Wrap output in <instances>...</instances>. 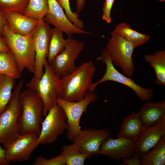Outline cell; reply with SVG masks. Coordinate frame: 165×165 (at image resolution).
Returning a JSON list of instances; mask_svg holds the SVG:
<instances>
[{
    "mask_svg": "<svg viewBox=\"0 0 165 165\" xmlns=\"http://www.w3.org/2000/svg\"><path fill=\"white\" fill-rule=\"evenodd\" d=\"M47 1L48 11L44 18L46 21L65 32L69 38H71L74 34H92L79 28L72 23L56 0H47Z\"/></svg>",
    "mask_w": 165,
    "mask_h": 165,
    "instance_id": "cell-15",
    "label": "cell"
},
{
    "mask_svg": "<svg viewBox=\"0 0 165 165\" xmlns=\"http://www.w3.org/2000/svg\"><path fill=\"white\" fill-rule=\"evenodd\" d=\"M115 0H105L102 9V19L108 24L111 23V12Z\"/></svg>",
    "mask_w": 165,
    "mask_h": 165,
    "instance_id": "cell-31",
    "label": "cell"
},
{
    "mask_svg": "<svg viewBox=\"0 0 165 165\" xmlns=\"http://www.w3.org/2000/svg\"><path fill=\"white\" fill-rule=\"evenodd\" d=\"M9 28L13 32L25 35L32 33L40 20L15 12L5 13Z\"/></svg>",
    "mask_w": 165,
    "mask_h": 165,
    "instance_id": "cell-17",
    "label": "cell"
},
{
    "mask_svg": "<svg viewBox=\"0 0 165 165\" xmlns=\"http://www.w3.org/2000/svg\"><path fill=\"white\" fill-rule=\"evenodd\" d=\"M144 57L155 71L156 76V84L165 86V50L157 51L152 54H145Z\"/></svg>",
    "mask_w": 165,
    "mask_h": 165,
    "instance_id": "cell-20",
    "label": "cell"
},
{
    "mask_svg": "<svg viewBox=\"0 0 165 165\" xmlns=\"http://www.w3.org/2000/svg\"><path fill=\"white\" fill-rule=\"evenodd\" d=\"M138 113L145 127L155 125L165 116V100L145 102Z\"/></svg>",
    "mask_w": 165,
    "mask_h": 165,
    "instance_id": "cell-18",
    "label": "cell"
},
{
    "mask_svg": "<svg viewBox=\"0 0 165 165\" xmlns=\"http://www.w3.org/2000/svg\"><path fill=\"white\" fill-rule=\"evenodd\" d=\"M96 70L91 61L82 63L72 72L61 76V97L69 101L82 100L93 83Z\"/></svg>",
    "mask_w": 165,
    "mask_h": 165,
    "instance_id": "cell-1",
    "label": "cell"
},
{
    "mask_svg": "<svg viewBox=\"0 0 165 165\" xmlns=\"http://www.w3.org/2000/svg\"><path fill=\"white\" fill-rule=\"evenodd\" d=\"M23 84L20 81L14 87L10 101L0 115V144H2L3 147L19 135L18 119L21 113L22 106L19 95Z\"/></svg>",
    "mask_w": 165,
    "mask_h": 165,
    "instance_id": "cell-5",
    "label": "cell"
},
{
    "mask_svg": "<svg viewBox=\"0 0 165 165\" xmlns=\"http://www.w3.org/2000/svg\"><path fill=\"white\" fill-rule=\"evenodd\" d=\"M50 27L43 19L32 33V40L35 54V72L30 82L38 81L42 77L44 65L47 61L51 38Z\"/></svg>",
    "mask_w": 165,
    "mask_h": 165,
    "instance_id": "cell-10",
    "label": "cell"
},
{
    "mask_svg": "<svg viewBox=\"0 0 165 165\" xmlns=\"http://www.w3.org/2000/svg\"><path fill=\"white\" fill-rule=\"evenodd\" d=\"M32 33L24 35L15 33L9 28L8 24L3 33L2 37L12 53L20 74L25 69L31 73H34L35 54Z\"/></svg>",
    "mask_w": 165,
    "mask_h": 165,
    "instance_id": "cell-3",
    "label": "cell"
},
{
    "mask_svg": "<svg viewBox=\"0 0 165 165\" xmlns=\"http://www.w3.org/2000/svg\"><path fill=\"white\" fill-rule=\"evenodd\" d=\"M111 36L106 49L113 65L120 68L124 75L132 77L135 71L132 58L134 46L114 30Z\"/></svg>",
    "mask_w": 165,
    "mask_h": 165,
    "instance_id": "cell-7",
    "label": "cell"
},
{
    "mask_svg": "<svg viewBox=\"0 0 165 165\" xmlns=\"http://www.w3.org/2000/svg\"><path fill=\"white\" fill-rule=\"evenodd\" d=\"M10 163L6 158L5 149L0 145V165H8Z\"/></svg>",
    "mask_w": 165,
    "mask_h": 165,
    "instance_id": "cell-34",
    "label": "cell"
},
{
    "mask_svg": "<svg viewBox=\"0 0 165 165\" xmlns=\"http://www.w3.org/2000/svg\"><path fill=\"white\" fill-rule=\"evenodd\" d=\"M15 80L12 77L0 74V115L10 100L15 85Z\"/></svg>",
    "mask_w": 165,
    "mask_h": 165,
    "instance_id": "cell-24",
    "label": "cell"
},
{
    "mask_svg": "<svg viewBox=\"0 0 165 165\" xmlns=\"http://www.w3.org/2000/svg\"><path fill=\"white\" fill-rule=\"evenodd\" d=\"M97 99V96L95 93L89 91L86 92L82 100L79 101H69L61 97L57 98L56 103L64 111L67 117V136L68 140L72 141L81 131V117L86 112L89 104L96 101Z\"/></svg>",
    "mask_w": 165,
    "mask_h": 165,
    "instance_id": "cell-8",
    "label": "cell"
},
{
    "mask_svg": "<svg viewBox=\"0 0 165 165\" xmlns=\"http://www.w3.org/2000/svg\"><path fill=\"white\" fill-rule=\"evenodd\" d=\"M141 165L165 164V134L153 148L141 157Z\"/></svg>",
    "mask_w": 165,
    "mask_h": 165,
    "instance_id": "cell-22",
    "label": "cell"
},
{
    "mask_svg": "<svg viewBox=\"0 0 165 165\" xmlns=\"http://www.w3.org/2000/svg\"><path fill=\"white\" fill-rule=\"evenodd\" d=\"M48 10L47 0H29L24 14L40 20L44 19Z\"/></svg>",
    "mask_w": 165,
    "mask_h": 165,
    "instance_id": "cell-26",
    "label": "cell"
},
{
    "mask_svg": "<svg viewBox=\"0 0 165 165\" xmlns=\"http://www.w3.org/2000/svg\"><path fill=\"white\" fill-rule=\"evenodd\" d=\"M122 160V163L119 165H141V157L136 152L131 157L123 159Z\"/></svg>",
    "mask_w": 165,
    "mask_h": 165,
    "instance_id": "cell-32",
    "label": "cell"
},
{
    "mask_svg": "<svg viewBox=\"0 0 165 165\" xmlns=\"http://www.w3.org/2000/svg\"><path fill=\"white\" fill-rule=\"evenodd\" d=\"M8 24L5 13L0 8V36L2 37L5 28Z\"/></svg>",
    "mask_w": 165,
    "mask_h": 165,
    "instance_id": "cell-33",
    "label": "cell"
},
{
    "mask_svg": "<svg viewBox=\"0 0 165 165\" xmlns=\"http://www.w3.org/2000/svg\"><path fill=\"white\" fill-rule=\"evenodd\" d=\"M77 13L79 14L83 9L85 6V0H76Z\"/></svg>",
    "mask_w": 165,
    "mask_h": 165,
    "instance_id": "cell-36",
    "label": "cell"
},
{
    "mask_svg": "<svg viewBox=\"0 0 165 165\" xmlns=\"http://www.w3.org/2000/svg\"><path fill=\"white\" fill-rule=\"evenodd\" d=\"M164 134L165 116L157 123L145 128L135 142V152L141 157L155 147Z\"/></svg>",
    "mask_w": 165,
    "mask_h": 165,
    "instance_id": "cell-16",
    "label": "cell"
},
{
    "mask_svg": "<svg viewBox=\"0 0 165 165\" xmlns=\"http://www.w3.org/2000/svg\"><path fill=\"white\" fill-rule=\"evenodd\" d=\"M45 117L41 123L40 133L37 139L38 145L52 143L68 128L65 113L57 103Z\"/></svg>",
    "mask_w": 165,
    "mask_h": 165,
    "instance_id": "cell-9",
    "label": "cell"
},
{
    "mask_svg": "<svg viewBox=\"0 0 165 165\" xmlns=\"http://www.w3.org/2000/svg\"><path fill=\"white\" fill-rule=\"evenodd\" d=\"M67 40L63 50L49 63L56 73L61 77L72 72L76 68V60L84 49L83 42L71 38Z\"/></svg>",
    "mask_w": 165,
    "mask_h": 165,
    "instance_id": "cell-11",
    "label": "cell"
},
{
    "mask_svg": "<svg viewBox=\"0 0 165 165\" xmlns=\"http://www.w3.org/2000/svg\"><path fill=\"white\" fill-rule=\"evenodd\" d=\"M111 136L110 131L106 129L85 128L72 141L80 152L91 156L97 154L103 141Z\"/></svg>",
    "mask_w": 165,
    "mask_h": 165,
    "instance_id": "cell-13",
    "label": "cell"
},
{
    "mask_svg": "<svg viewBox=\"0 0 165 165\" xmlns=\"http://www.w3.org/2000/svg\"><path fill=\"white\" fill-rule=\"evenodd\" d=\"M38 137L35 133L19 135L16 139L3 147L8 160L10 163L28 160L33 152L38 145L37 143Z\"/></svg>",
    "mask_w": 165,
    "mask_h": 165,
    "instance_id": "cell-12",
    "label": "cell"
},
{
    "mask_svg": "<svg viewBox=\"0 0 165 165\" xmlns=\"http://www.w3.org/2000/svg\"><path fill=\"white\" fill-rule=\"evenodd\" d=\"M114 31L132 44L135 48L147 42L150 39L148 35L137 32L125 23L119 24Z\"/></svg>",
    "mask_w": 165,
    "mask_h": 165,
    "instance_id": "cell-21",
    "label": "cell"
},
{
    "mask_svg": "<svg viewBox=\"0 0 165 165\" xmlns=\"http://www.w3.org/2000/svg\"><path fill=\"white\" fill-rule=\"evenodd\" d=\"M19 99L22 106L18 119L19 135L35 133L38 136L43 121L42 99L35 91L29 88L20 92Z\"/></svg>",
    "mask_w": 165,
    "mask_h": 165,
    "instance_id": "cell-2",
    "label": "cell"
},
{
    "mask_svg": "<svg viewBox=\"0 0 165 165\" xmlns=\"http://www.w3.org/2000/svg\"><path fill=\"white\" fill-rule=\"evenodd\" d=\"M29 0H0V8L5 13L15 12L23 14Z\"/></svg>",
    "mask_w": 165,
    "mask_h": 165,
    "instance_id": "cell-28",
    "label": "cell"
},
{
    "mask_svg": "<svg viewBox=\"0 0 165 165\" xmlns=\"http://www.w3.org/2000/svg\"><path fill=\"white\" fill-rule=\"evenodd\" d=\"M145 128L138 113L133 112L124 118L118 138L135 142Z\"/></svg>",
    "mask_w": 165,
    "mask_h": 165,
    "instance_id": "cell-19",
    "label": "cell"
},
{
    "mask_svg": "<svg viewBox=\"0 0 165 165\" xmlns=\"http://www.w3.org/2000/svg\"><path fill=\"white\" fill-rule=\"evenodd\" d=\"M135 142L121 138L113 139L111 136L102 142L96 155H101L119 161L132 156L135 152Z\"/></svg>",
    "mask_w": 165,
    "mask_h": 165,
    "instance_id": "cell-14",
    "label": "cell"
},
{
    "mask_svg": "<svg viewBox=\"0 0 165 165\" xmlns=\"http://www.w3.org/2000/svg\"><path fill=\"white\" fill-rule=\"evenodd\" d=\"M56 0L62 9H64L65 14L69 20L77 27L83 29L84 23L82 20L79 18L78 14L72 11L69 5V0Z\"/></svg>",
    "mask_w": 165,
    "mask_h": 165,
    "instance_id": "cell-29",
    "label": "cell"
},
{
    "mask_svg": "<svg viewBox=\"0 0 165 165\" xmlns=\"http://www.w3.org/2000/svg\"><path fill=\"white\" fill-rule=\"evenodd\" d=\"M43 74L38 81H30L26 86L35 91L43 102V116H45L49 110L56 103L57 98L61 97L62 85L61 77L57 74L47 61L44 65Z\"/></svg>",
    "mask_w": 165,
    "mask_h": 165,
    "instance_id": "cell-4",
    "label": "cell"
},
{
    "mask_svg": "<svg viewBox=\"0 0 165 165\" xmlns=\"http://www.w3.org/2000/svg\"><path fill=\"white\" fill-rule=\"evenodd\" d=\"M106 65V71L102 77L98 81L93 83L88 91H95L99 84L108 81L116 82L127 86L134 91L135 95L141 101L144 102L152 100L153 91L152 88H144L137 84L130 77L124 75L115 68L111 59L106 49L102 51L101 55L97 59Z\"/></svg>",
    "mask_w": 165,
    "mask_h": 165,
    "instance_id": "cell-6",
    "label": "cell"
},
{
    "mask_svg": "<svg viewBox=\"0 0 165 165\" xmlns=\"http://www.w3.org/2000/svg\"><path fill=\"white\" fill-rule=\"evenodd\" d=\"M33 165H65L66 161L64 156L60 154L58 156L47 159L42 156L37 157Z\"/></svg>",
    "mask_w": 165,
    "mask_h": 165,
    "instance_id": "cell-30",
    "label": "cell"
},
{
    "mask_svg": "<svg viewBox=\"0 0 165 165\" xmlns=\"http://www.w3.org/2000/svg\"><path fill=\"white\" fill-rule=\"evenodd\" d=\"M63 32L55 27L51 29V38L47 59L49 64L63 50L67 43V39L64 38Z\"/></svg>",
    "mask_w": 165,
    "mask_h": 165,
    "instance_id": "cell-23",
    "label": "cell"
},
{
    "mask_svg": "<svg viewBox=\"0 0 165 165\" xmlns=\"http://www.w3.org/2000/svg\"><path fill=\"white\" fill-rule=\"evenodd\" d=\"M9 51L10 50L6 43L2 38L0 36V52Z\"/></svg>",
    "mask_w": 165,
    "mask_h": 165,
    "instance_id": "cell-35",
    "label": "cell"
},
{
    "mask_svg": "<svg viewBox=\"0 0 165 165\" xmlns=\"http://www.w3.org/2000/svg\"><path fill=\"white\" fill-rule=\"evenodd\" d=\"M0 74L10 76L16 79L20 77L21 74L10 51L0 52Z\"/></svg>",
    "mask_w": 165,
    "mask_h": 165,
    "instance_id": "cell-27",
    "label": "cell"
},
{
    "mask_svg": "<svg viewBox=\"0 0 165 165\" xmlns=\"http://www.w3.org/2000/svg\"><path fill=\"white\" fill-rule=\"evenodd\" d=\"M60 154L64 156L66 165H83L86 159L90 156L88 154L80 152L74 143L64 146Z\"/></svg>",
    "mask_w": 165,
    "mask_h": 165,
    "instance_id": "cell-25",
    "label": "cell"
},
{
    "mask_svg": "<svg viewBox=\"0 0 165 165\" xmlns=\"http://www.w3.org/2000/svg\"><path fill=\"white\" fill-rule=\"evenodd\" d=\"M158 1H160V2H163L165 1V0H157Z\"/></svg>",
    "mask_w": 165,
    "mask_h": 165,
    "instance_id": "cell-37",
    "label": "cell"
}]
</instances>
